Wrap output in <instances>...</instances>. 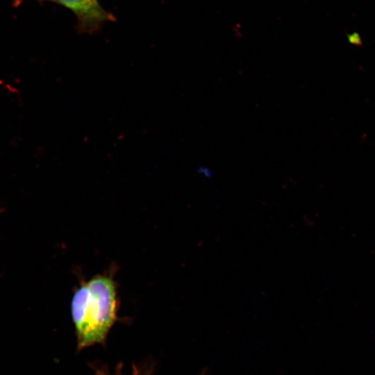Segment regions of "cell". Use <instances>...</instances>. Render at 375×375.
<instances>
[{
  "mask_svg": "<svg viewBox=\"0 0 375 375\" xmlns=\"http://www.w3.org/2000/svg\"><path fill=\"white\" fill-rule=\"evenodd\" d=\"M117 300L112 279L97 276L81 285L71 304L77 348L103 344L116 320Z\"/></svg>",
  "mask_w": 375,
  "mask_h": 375,
  "instance_id": "6da1fadb",
  "label": "cell"
},
{
  "mask_svg": "<svg viewBox=\"0 0 375 375\" xmlns=\"http://www.w3.org/2000/svg\"><path fill=\"white\" fill-rule=\"evenodd\" d=\"M69 9L76 16L78 29L82 32L97 31L114 16L106 11L98 0H53Z\"/></svg>",
  "mask_w": 375,
  "mask_h": 375,
  "instance_id": "7a4b0ae2",
  "label": "cell"
},
{
  "mask_svg": "<svg viewBox=\"0 0 375 375\" xmlns=\"http://www.w3.org/2000/svg\"><path fill=\"white\" fill-rule=\"evenodd\" d=\"M348 40L350 43L353 44L361 45L362 44L360 37L356 33H351V35H348Z\"/></svg>",
  "mask_w": 375,
  "mask_h": 375,
  "instance_id": "3957f363",
  "label": "cell"
},
{
  "mask_svg": "<svg viewBox=\"0 0 375 375\" xmlns=\"http://www.w3.org/2000/svg\"><path fill=\"white\" fill-rule=\"evenodd\" d=\"M95 375H108L103 372L97 370Z\"/></svg>",
  "mask_w": 375,
  "mask_h": 375,
  "instance_id": "277c9868",
  "label": "cell"
}]
</instances>
